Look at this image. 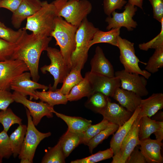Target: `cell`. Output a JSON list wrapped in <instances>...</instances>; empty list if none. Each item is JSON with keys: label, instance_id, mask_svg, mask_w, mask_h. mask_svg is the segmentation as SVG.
I'll list each match as a JSON object with an SVG mask.
<instances>
[{"label": "cell", "instance_id": "cell-45", "mask_svg": "<svg viewBox=\"0 0 163 163\" xmlns=\"http://www.w3.org/2000/svg\"><path fill=\"white\" fill-rule=\"evenodd\" d=\"M145 159L139 148L136 146L131 152L128 158L126 163H146Z\"/></svg>", "mask_w": 163, "mask_h": 163}, {"label": "cell", "instance_id": "cell-14", "mask_svg": "<svg viewBox=\"0 0 163 163\" xmlns=\"http://www.w3.org/2000/svg\"><path fill=\"white\" fill-rule=\"evenodd\" d=\"M31 74L27 71L24 72L17 77L12 82L10 89L25 96H29L30 99H38L36 93L38 89L46 91L49 86L39 83L31 80Z\"/></svg>", "mask_w": 163, "mask_h": 163}, {"label": "cell", "instance_id": "cell-35", "mask_svg": "<svg viewBox=\"0 0 163 163\" xmlns=\"http://www.w3.org/2000/svg\"><path fill=\"white\" fill-rule=\"evenodd\" d=\"M22 120L16 115L10 108L0 111V123L2 125L3 130L8 132L13 125L22 124Z\"/></svg>", "mask_w": 163, "mask_h": 163}, {"label": "cell", "instance_id": "cell-41", "mask_svg": "<svg viewBox=\"0 0 163 163\" xmlns=\"http://www.w3.org/2000/svg\"><path fill=\"white\" fill-rule=\"evenodd\" d=\"M15 45L0 38V61L11 59Z\"/></svg>", "mask_w": 163, "mask_h": 163}, {"label": "cell", "instance_id": "cell-34", "mask_svg": "<svg viewBox=\"0 0 163 163\" xmlns=\"http://www.w3.org/2000/svg\"><path fill=\"white\" fill-rule=\"evenodd\" d=\"M155 51L146 63L145 69L149 72L154 73L163 67V47L155 49Z\"/></svg>", "mask_w": 163, "mask_h": 163}, {"label": "cell", "instance_id": "cell-20", "mask_svg": "<svg viewBox=\"0 0 163 163\" xmlns=\"http://www.w3.org/2000/svg\"><path fill=\"white\" fill-rule=\"evenodd\" d=\"M112 97L120 105L132 113L139 106L141 97L134 92L119 87L116 90Z\"/></svg>", "mask_w": 163, "mask_h": 163}, {"label": "cell", "instance_id": "cell-10", "mask_svg": "<svg viewBox=\"0 0 163 163\" xmlns=\"http://www.w3.org/2000/svg\"><path fill=\"white\" fill-rule=\"evenodd\" d=\"M28 71L27 66L22 60L9 59L0 61V90L9 91L13 80Z\"/></svg>", "mask_w": 163, "mask_h": 163}, {"label": "cell", "instance_id": "cell-40", "mask_svg": "<svg viewBox=\"0 0 163 163\" xmlns=\"http://www.w3.org/2000/svg\"><path fill=\"white\" fill-rule=\"evenodd\" d=\"M161 23V28L159 34L149 42L139 44V47L140 50L147 51L149 49H155L163 47V19Z\"/></svg>", "mask_w": 163, "mask_h": 163}, {"label": "cell", "instance_id": "cell-47", "mask_svg": "<svg viewBox=\"0 0 163 163\" xmlns=\"http://www.w3.org/2000/svg\"><path fill=\"white\" fill-rule=\"evenodd\" d=\"M154 133L156 139L162 141L163 139V121H162L159 129Z\"/></svg>", "mask_w": 163, "mask_h": 163}, {"label": "cell", "instance_id": "cell-23", "mask_svg": "<svg viewBox=\"0 0 163 163\" xmlns=\"http://www.w3.org/2000/svg\"><path fill=\"white\" fill-rule=\"evenodd\" d=\"M53 112L67 124L69 130L73 132L82 133L91 124L92 122L80 117H71L58 113L54 109Z\"/></svg>", "mask_w": 163, "mask_h": 163}, {"label": "cell", "instance_id": "cell-24", "mask_svg": "<svg viewBox=\"0 0 163 163\" xmlns=\"http://www.w3.org/2000/svg\"><path fill=\"white\" fill-rule=\"evenodd\" d=\"M82 133H77L68 129L60 138L59 140L66 158L78 145L81 144Z\"/></svg>", "mask_w": 163, "mask_h": 163}, {"label": "cell", "instance_id": "cell-25", "mask_svg": "<svg viewBox=\"0 0 163 163\" xmlns=\"http://www.w3.org/2000/svg\"><path fill=\"white\" fill-rule=\"evenodd\" d=\"M120 28H112L107 31L98 30L89 42V47L95 44L100 43H107L117 47V39L120 36Z\"/></svg>", "mask_w": 163, "mask_h": 163}, {"label": "cell", "instance_id": "cell-38", "mask_svg": "<svg viewBox=\"0 0 163 163\" xmlns=\"http://www.w3.org/2000/svg\"><path fill=\"white\" fill-rule=\"evenodd\" d=\"M24 30V27L15 31L6 27L0 26V38L9 43H16L21 37Z\"/></svg>", "mask_w": 163, "mask_h": 163}, {"label": "cell", "instance_id": "cell-9", "mask_svg": "<svg viewBox=\"0 0 163 163\" xmlns=\"http://www.w3.org/2000/svg\"><path fill=\"white\" fill-rule=\"evenodd\" d=\"M12 95L14 101L23 104L28 110L35 126H37L43 117L51 118L53 117V107L47 103L41 101L39 102L32 101L14 91Z\"/></svg>", "mask_w": 163, "mask_h": 163}, {"label": "cell", "instance_id": "cell-3", "mask_svg": "<svg viewBox=\"0 0 163 163\" xmlns=\"http://www.w3.org/2000/svg\"><path fill=\"white\" fill-rule=\"evenodd\" d=\"M77 28L62 17L57 16L55 20L54 29L50 35V37L55 39L56 45L59 47V50L71 69V57L75 48V34Z\"/></svg>", "mask_w": 163, "mask_h": 163}, {"label": "cell", "instance_id": "cell-33", "mask_svg": "<svg viewBox=\"0 0 163 163\" xmlns=\"http://www.w3.org/2000/svg\"><path fill=\"white\" fill-rule=\"evenodd\" d=\"M66 157L59 141L52 147H49L41 161L42 163H64Z\"/></svg>", "mask_w": 163, "mask_h": 163}, {"label": "cell", "instance_id": "cell-42", "mask_svg": "<svg viewBox=\"0 0 163 163\" xmlns=\"http://www.w3.org/2000/svg\"><path fill=\"white\" fill-rule=\"evenodd\" d=\"M127 3L125 0H103V9L104 13L108 16L116 9H121Z\"/></svg>", "mask_w": 163, "mask_h": 163}, {"label": "cell", "instance_id": "cell-16", "mask_svg": "<svg viewBox=\"0 0 163 163\" xmlns=\"http://www.w3.org/2000/svg\"><path fill=\"white\" fill-rule=\"evenodd\" d=\"M43 1L40 0H23L14 13L11 18V24L16 29H19L22 22L32 15L41 8Z\"/></svg>", "mask_w": 163, "mask_h": 163}, {"label": "cell", "instance_id": "cell-48", "mask_svg": "<svg viewBox=\"0 0 163 163\" xmlns=\"http://www.w3.org/2000/svg\"><path fill=\"white\" fill-rule=\"evenodd\" d=\"M128 2L143 10V0H128Z\"/></svg>", "mask_w": 163, "mask_h": 163}, {"label": "cell", "instance_id": "cell-5", "mask_svg": "<svg viewBox=\"0 0 163 163\" xmlns=\"http://www.w3.org/2000/svg\"><path fill=\"white\" fill-rule=\"evenodd\" d=\"M52 3L57 16L78 27L92 10V4L88 0H55Z\"/></svg>", "mask_w": 163, "mask_h": 163}, {"label": "cell", "instance_id": "cell-22", "mask_svg": "<svg viewBox=\"0 0 163 163\" xmlns=\"http://www.w3.org/2000/svg\"><path fill=\"white\" fill-rule=\"evenodd\" d=\"M140 110L139 106L133 113L130 118L122 126H119L110 142V146L112 149L114 155L119 150L124 139L129 132L133 122L137 117Z\"/></svg>", "mask_w": 163, "mask_h": 163}, {"label": "cell", "instance_id": "cell-29", "mask_svg": "<svg viewBox=\"0 0 163 163\" xmlns=\"http://www.w3.org/2000/svg\"><path fill=\"white\" fill-rule=\"evenodd\" d=\"M162 121H156L147 116L141 117L139 136L140 140L149 138L160 127Z\"/></svg>", "mask_w": 163, "mask_h": 163}, {"label": "cell", "instance_id": "cell-6", "mask_svg": "<svg viewBox=\"0 0 163 163\" xmlns=\"http://www.w3.org/2000/svg\"><path fill=\"white\" fill-rule=\"evenodd\" d=\"M27 124L26 133L18 157L21 163H32L36 149L40 142L51 136L50 132L39 131L33 123L28 110L26 108Z\"/></svg>", "mask_w": 163, "mask_h": 163}, {"label": "cell", "instance_id": "cell-26", "mask_svg": "<svg viewBox=\"0 0 163 163\" xmlns=\"http://www.w3.org/2000/svg\"><path fill=\"white\" fill-rule=\"evenodd\" d=\"M93 92L90 82L85 76L82 81L72 88L66 96L68 101H76L83 97H88Z\"/></svg>", "mask_w": 163, "mask_h": 163}, {"label": "cell", "instance_id": "cell-39", "mask_svg": "<svg viewBox=\"0 0 163 163\" xmlns=\"http://www.w3.org/2000/svg\"><path fill=\"white\" fill-rule=\"evenodd\" d=\"M12 155L7 132L3 130L0 132V156L8 159Z\"/></svg>", "mask_w": 163, "mask_h": 163}, {"label": "cell", "instance_id": "cell-28", "mask_svg": "<svg viewBox=\"0 0 163 163\" xmlns=\"http://www.w3.org/2000/svg\"><path fill=\"white\" fill-rule=\"evenodd\" d=\"M27 129L26 125H19L9 136L10 146L14 158H16L20 153Z\"/></svg>", "mask_w": 163, "mask_h": 163}, {"label": "cell", "instance_id": "cell-30", "mask_svg": "<svg viewBox=\"0 0 163 163\" xmlns=\"http://www.w3.org/2000/svg\"><path fill=\"white\" fill-rule=\"evenodd\" d=\"M109 99V97L101 92H94L88 97L85 106L93 112L100 113L106 107Z\"/></svg>", "mask_w": 163, "mask_h": 163}, {"label": "cell", "instance_id": "cell-19", "mask_svg": "<svg viewBox=\"0 0 163 163\" xmlns=\"http://www.w3.org/2000/svg\"><path fill=\"white\" fill-rule=\"evenodd\" d=\"M163 144L157 139L149 138L140 140L139 149L144 156L147 163H162L163 158L161 150Z\"/></svg>", "mask_w": 163, "mask_h": 163}, {"label": "cell", "instance_id": "cell-13", "mask_svg": "<svg viewBox=\"0 0 163 163\" xmlns=\"http://www.w3.org/2000/svg\"><path fill=\"white\" fill-rule=\"evenodd\" d=\"M124 9L122 13H119L114 11L111 14L112 17L111 16H108L106 18L105 21L108 24L106 28L107 30L124 27L128 31H130L136 28L137 24L133 18L137 11V7L128 2Z\"/></svg>", "mask_w": 163, "mask_h": 163}, {"label": "cell", "instance_id": "cell-50", "mask_svg": "<svg viewBox=\"0 0 163 163\" xmlns=\"http://www.w3.org/2000/svg\"><path fill=\"white\" fill-rule=\"evenodd\" d=\"M3 158L0 156V163L2 162Z\"/></svg>", "mask_w": 163, "mask_h": 163}, {"label": "cell", "instance_id": "cell-36", "mask_svg": "<svg viewBox=\"0 0 163 163\" xmlns=\"http://www.w3.org/2000/svg\"><path fill=\"white\" fill-rule=\"evenodd\" d=\"M109 122L103 119L100 123L95 125H91L82 133L81 144L86 145L88 141L100 131L105 128Z\"/></svg>", "mask_w": 163, "mask_h": 163}, {"label": "cell", "instance_id": "cell-43", "mask_svg": "<svg viewBox=\"0 0 163 163\" xmlns=\"http://www.w3.org/2000/svg\"><path fill=\"white\" fill-rule=\"evenodd\" d=\"M153 9V18L161 23L163 19V0H149Z\"/></svg>", "mask_w": 163, "mask_h": 163}, {"label": "cell", "instance_id": "cell-18", "mask_svg": "<svg viewBox=\"0 0 163 163\" xmlns=\"http://www.w3.org/2000/svg\"><path fill=\"white\" fill-rule=\"evenodd\" d=\"M92 72L109 77H115V72L113 66L105 57L102 49L97 46L95 54L90 61Z\"/></svg>", "mask_w": 163, "mask_h": 163}, {"label": "cell", "instance_id": "cell-37", "mask_svg": "<svg viewBox=\"0 0 163 163\" xmlns=\"http://www.w3.org/2000/svg\"><path fill=\"white\" fill-rule=\"evenodd\" d=\"M114 155L113 151L110 147L103 151H100L97 153L88 157L81 159L72 161L71 163H94L109 159Z\"/></svg>", "mask_w": 163, "mask_h": 163}, {"label": "cell", "instance_id": "cell-2", "mask_svg": "<svg viewBox=\"0 0 163 163\" xmlns=\"http://www.w3.org/2000/svg\"><path fill=\"white\" fill-rule=\"evenodd\" d=\"M99 29L85 18L78 27L75 34V49L71 57V69L82 70L87 61L90 41Z\"/></svg>", "mask_w": 163, "mask_h": 163}, {"label": "cell", "instance_id": "cell-49", "mask_svg": "<svg viewBox=\"0 0 163 163\" xmlns=\"http://www.w3.org/2000/svg\"><path fill=\"white\" fill-rule=\"evenodd\" d=\"M0 26L3 27H6V26L5 25V24L0 21Z\"/></svg>", "mask_w": 163, "mask_h": 163}, {"label": "cell", "instance_id": "cell-51", "mask_svg": "<svg viewBox=\"0 0 163 163\" xmlns=\"http://www.w3.org/2000/svg\"><path fill=\"white\" fill-rule=\"evenodd\" d=\"M1 0H0V1H1Z\"/></svg>", "mask_w": 163, "mask_h": 163}, {"label": "cell", "instance_id": "cell-44", "mask_svg": "<svg viewBox=\"0 0 163 163\" xmlns=\"http://www.w3.org/2000/svg\"><path fill=\"white\" fill-rule=\"evenodd\" d=\"M14 101L11 93L8 90H0V110H5Z\"/></svg>", "mask_w": 163, "mask_h": 163}, {"label": "cell", "instance_id": "cell-17", "mask_svg": "<svg viewBox=\"0 0 163 163\" xmlns=\"http://www.w3.org/2000/svg\"><path fill=\"white\" fill-rule=\"evenodd\" d=\"M133 113L109 99L106 107L100 113L103 119L119 126H122L131 117Z\"/></svg>", "mask_w": 163, "mask_h": 163}, {"label": "cell", "instance_id": "cell-4", "mask_svg": "<svg viewBox=\"0 0 163 163\" xmlns=\"http://www.w3.org/2000/svg\"><path fill=\"white\" fill-rule=\"evenodd\" d=\"M57 16L55 7L52 2L43 1L40 8L34 14L27 19L26 30L34 34L43 37H50L55 26V20Z\"/></svg>", "mask_w": 163, "mask_h": 163}, {"label": "cell", "instance_id": "cell-27", "mask_svg": "<svg viewBox=\"0 0 163 163\" xmlns=\"http://www.w3.org/2000/svg\"><path fill=\"white\" fill-rule=\"evenodd\" d=\"M36 93L39 99L53 107L60 104H66L68 101L66 95L60 92L58 89L52 91L49 89L47 91L43 90L41 91H36Z\"/></svg>", "mask_w": 163, "mask_h": 163}, {"label": "cell", "instance_id": "cell-7", "mask_svg": "<svg viewBox=\"0 0 163 163\" xmlns=\"http://www.w3.org/2000/svg\"><path fill=\"white\" fill-rule=\"evenodd\" d=\"M46 51L51 62L49 65H45L42 67L40 70L44 74L48 72L53 76L54 80L53 85L52 86L50 84L49 89L55 91L57 89L58 84L62 83L71 69L68 66L59 50L49 46Z\"/></svg>", "mask_w": 163, "mask_h": 163}, {"label": "cell", "instance_id": "cell-8", "mask_svg": "<svg viewBox=\"0 0 163 163\" xmlns=\"http://www.w3.org/2000/svg\"><path fill=\"white\" fill-rule=\"evenodd\" d=\"M117 47L120 51V60L127 72L138 74L149 79L151 74L145 70H142L139 66L141 62L135 54L134 43L123 39L120 36L117 39Z\"/></svg>", "mask_w": 163, "mask_h": 163}, {"label": "cell", "instance_id": "cell-12", "mask_svg": "<svg viewBox=\"0 0 163 163\" xmlns=\"http://www.w3.org/2000/svg\"><path fill=\"white\" fill-rule=\"evenodd\" d=\"M115 76L120 80V88L133 92L141 97L148 94L146 88L147 81L143 76L127 72L123 69L115 72Z\"/></svg>", "mask_w": 163, "mask_h": 163}, {"label": "cell", "instance_id": "cell-15", "mask_svg": "<svg viewBox=\"0 0 163 163\" xmlns=\"http://www.w3.org/2000/svg\"><path fill=\"white\" fill-rule=\"evenodd\" d=\"M85 76L89 80L94 92H99L106 96L112 97L116 90L121 85L120 79L115 76L109 77L90 71Z\"/></svg>", "mask_w": 163, "mask_h": 163}, {"label": "cell", "instance_id": "cell-1", "mask_svg": "<svg viewBox=\"0 0 163 163\" xmlns=\"http://www.w3.org/2000/svg\"><path fill=\"white\" fill-rule=\"evenodd\" d=\"M52 39L51 37H43L32 33L28 34L24 29L21 37L15 43L11 59L23 61L29 69L32 80L35 82H37L40 78L38 70L40 56L49 47Z\"/></svg>", "mask_w": 163, "mask_h": 163}, {"label": "cell", "instance_id": "cell-32", "mask_svg": "<svg viewBox=\"0 0 163 163\" xmlns=\"http://www.w3.org/2000/svg\"><path fill=\"white\" fill-rule=\"evenodd\" d=\"M119 126L109 122L107 126L91 138L86 144L88 147L90 153L93 149L104 139L113 134L118 129Z\"/></svg>", "mask_w": 163, "mask_h": 163}, {"label": "cell", "instance_id": "cell-21", "mask_svg": "<svg viewBox=\"0 0 163 163\" xmlns=\"http://www.w3.org/2000/svg\"><path fill=\"white\" fill-rule=\"evenodd\" d=\"M138 116L150 118L163 108V94L153 93L148 98L141 101Z\"/></svg>", "mask_w": 163, "mask_h": 163}, {"label": "cell", "instance_id": "cell-31", "mask_svg": "<svg viewBox=\"0 0 163 163\" xmlns=\"http://www.w3.org/2000/svg\"><path fill=\"white\" fill-rule=\"evenodd\" d=\"M81 70L76 68L72 69L64 79L63 84L59 91L63 94L67 95L72 88L82 81L83 78L81 73Z\"/></svg>", "mask_w": 163, "mask_h": 163}, {"label": "cell", "instance_id": "cell-46", "mask_svg": "<svg viewBox=\"0 0 163 163\" xmlns=\"http://www.w3.org/2000/svg\"><path fill=\"white\" fill-rule=\"evenodd\" d=\"M23 0H2L0 1V8L7 9L12 13L18 9Z\"/></svg>", "mask_w": 163, "mask_h": 163}, {"label": "cell", "instance_id": "cell-11", "mask_svg": "<svg viewBox=\"0 0 163 163\" xmlns=\"http://www.w3.org/2000/svg\"><path fill=\"white\" fill-rule=\"evenodd\" d=\"M141 117L138 116L133 122L123 140L119 151L113 156L111 163H126L127 158L135 147L139 145V133Z\"/></svg>", "mask_w": 163, "mask_h": 163}]
</instances>
